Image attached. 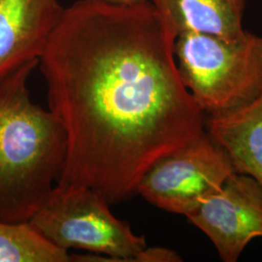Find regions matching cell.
Wrapping results in <instances>:
<instances>
[{"mask_svg": "<svg viewBox=\"0 0 262 262\" xmlns=\"http://www.w3.org/2000/svg\"><path fill=\"white\" fill-rule=\"evenodd\" d=\"M39 60L0 80V221L28 223L60 178L67 141L61 122L31 99Z\"/></svg>", "mask_w": 262, "mask_h": 262, "instance_id": "7a4b0ae2", "label": "cell"}, {"mask_svg": "<svg viewBox=\"0 0 262 262\" xmlns=\"http://www.w3.org/2000/svg\"><path fill=\"white\" fill-rule=\"evenodd\" d=\"M176 37L152 2L66 7L38 66L66 133L57 184L118 204L158 160L205 132V114L179 73Z\"/></svg>", "mask_w": 262, "mask_h": 262, "instance_id": "6da1fadb", "label": "cell"}, {"mask_svg": "<svg viewBox=\"0 0 262 262\" xmlns=\"http://www.w3.org/2000/svg\"><path fill=\"white\" fill-rule=\"evenodd\" d=\"M178 36L193 32L232 40L245 33L247 0H152Z\"/></svg>", "mask_w": 262, "mask_h": 262, "instance_id": "9c48e42d", "label": "cell"}, {"mask_svg": "<svg viewBox=\"0 0 262 262\" xmlns=\"http://www.w3.org/2000/svg\"><path fill=\"white\" fill-rule=\"evenodd\" d=\"M235 172L226 151L205 130L151 165L138 184L137 194L165 212L187 215Z\"/></svg>", "mask_w": 262, "mask_h": 262, "instance_id": "5b68a950", "label": "cell"}, {"mask_svg": "<svg viewBox=\"0 0 262 262\" xmlns=\"http://www.w3.org/2000/svg\"><path fill=\"white\" fill-rule=\"evenodd\" d=\"M71 255L28 223L0 221V262H68Z\"/></svg>", "mask_w": 262, "mask_h": 262, "instance_id": "30bf717a", "label": "cell"}, {"mask_svg": "<svg viewBox=\"0 0 262 262\" xmlns=\"http://www.w3.org/2000/svg\"><path fill=\"white\" fill-rule=\"evenodd\" d=\"M64 9L59 0H0V80L40 60Z\"/></svg>", "mask_w": 262, "mask_h": 262, "instance_id": "52a82bcc", "label": "cell"}, {"mask_svg": "<svg viewBox=\"0 0 262 262\" xmlns=\"http://www.w3.org/2000/svg\"><path fill=\"white\" fill-rule=\"evenodd\" d=\"M86 1H94V2L110 4V5H138V4L151 2L152 0H86Z\"/></svg>", "mask_w": 262, "mask_h": 262, "instance_id": "7c38bea8", "label": "cell"}, {"mask_svg": "<svg viewBox=\"0 0 262 262\" xmlns=\"http://www.w3.org/2000/svg\"><path fill=\"white\" fill-rule=\"evenodd\" d=\"M186 216L206 235L223 261L236 262L253 239L262 238V186L235 172Z\"/></svg>", "mask_w": 262, "mask_h": 262, "instance_id": "8992f818", "label": "cell"}, {"mask_svg": "<svg viewBox=\"0 0 262 262\" xmlns=\"http://www.w3.org/2000/svg\"><path fill=\"white\" fill-rule=\"evenodd\" d=\"M28 223L64 251L103 254L106 261H138L148 247L144 236L113 215L98 191L84 186L56 184Z\"/></svg>", "mask_w": 262, "mask_h": 262, "instance_id": "277c9868", "label": "cell"}, {"mask_svg": "<svg viewBox=\"0 0 262 262\" xmlns=\"http://www.w3.org/2000/svg\"><path fill=\"white\" fill-rule=\"evenodd\" d=\"M205 130L226 151L237 172L262 186V93L241 107L208 116Z\"/></svg>", "mask_w": 262, "mask_h": 262, "instance_id": "ba28073f", "label": "cell"}, {"mask_svg": "<svg viewBox=\"0 0 262 262\" xmlns=\"http://www.w3.org/2000/svg\"><path fill=\"white\" fill-rule=\"evenodd\" d=\"M182 260V257L175 251L161 247H147L138 258V261L141 262H179Z\"/></svg>", "mask_w": 262, "mask_h": 262, "instance_id": "8fae6325", "label": "cell"}, {"mask_svg": "<svg viewBox=\"0 0 262 262\" xmlns=\"http://www.w3.org/2000/svg\"><path fill=\"white\" fill-rule=\"evenodd\" d=\"M174 54L183 83L208 116L241 107L262 93V35L246 30L228 40L182 33Z\"/></svg>", "mask_w": 262, "mask_h": 262, "instance_id": "3957f363", "label": "cell"}]
</instances>
